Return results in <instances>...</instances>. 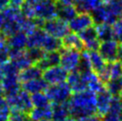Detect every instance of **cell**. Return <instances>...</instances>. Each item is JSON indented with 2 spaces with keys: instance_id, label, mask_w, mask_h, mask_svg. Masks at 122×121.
Listing matches in <instances>:
<instances>
[{
  "instance_id": "obj_15",
  "label": "cell",
  "mask_w": 122,
  "mask_h": 121,
  "mask_svg": "<svg viewBox=\"0 0 122 121\" xmlns=\"http://www.w3.org/2000/svg\"><path fill=\"white\" fill-rule=\"evenodd\" d=\"M66 82L68 83L71 89L72 90V93L80 92V91L86 89V86L85 82H84L83 78H82L79 71L69 72Z\"/></svg>"
},
{
  "instance_id": "obj_2",
  "label": "cell",
  "mask_w": 122,
  "mask_h": 121,
  "mask_svg": "<svg viewBox=\"0 0 122 121\" xmlns=\"http://www.w3.org/2000/svg\"><path fill=\"white\" fill-rule=\"evenodd\" d=\"M5 101L9 105L11 111H20L28 113L33 108L30 94L23 89L5 94Z\"/></svg>"
},
{
  "instance_id": "obj_14",
  "label": "cell",
  "mask_w": 122,
  "mask_h": 121,
  "mask_svg": "<svg viewBox=\"0 0 122 121\" xmlns=\"http://www.w3.org/2000/svg\"><path fill=\"white\" fill-rule=\"evenodd\" d=\"M47 86L48 84L45 81V79L42 77L21 83L22 89L30 94L38 93V92H45Z\"/></svg>"
},
{
  "instance_id": "obj_47",
  "label": "cell",
  "mask_w": 122,
  "mask_h": 121,
  "mask_svg": "<svg viewBox=\"0 0 122 121\" xmlns=\"http://www.w3.org/2000/svg\"><path fill=\"white\" fill-rule=\"evenodd\" d=\"M67 121H78V120H77L76 118H72V117H71V118H69V119H68Z\"/></svg>"
},
{
  "instance_id": "obj_23",
  "label": "cell",
  "mask_w": 122,
  "mask_h": 121,
  "mask_svg": "<svg viewBox=\"0 0 122 121\" xmlns=\"http://www.w3.org/2000/svg\"><path fill=\"white\" fill-rule=\"evenodd\" d=\"M90 66L93 71L98 72L106 65V60L103 59L98 50H86Z\"/></svg>"
},
{
  "instance_id": "obj_44",
  "label": "cell",
  "mask_w": 122,
  "mask_h": 121,
  "mask_svg": "<svg viewBox=\"0 0 122 121\" xmlns=\"http://www.w3.org/2000/svg\"><path fill=\"white\" fill-rule=\"evenodd\" d=\"M40 1H42V0H25V3L32 5H35L36 4H37L38 2H40Z\"/></svg>"
},
{
  "instance_id": "obj_19",
  "label": "cell",
  "mask_w": 122,
  "mask_h": 121,
  "mask_svg": "<svg viewBox=\"0 0 122 121\" xmlns=\"http://www.w3.org/2000/svg\"><path fill=\"white\" fill-rule=\"evenodd\" d=\"M61 47L64 48H72L77 49L78 51H82L84 49V45L82 43L80 37L78 33L75 32H69L65 37L61 39Z\"/></svg>"
},
{
  "instance_id": "obj_45",
  "label": "cell",
  "mask_w": 122,
  "mask_h": 121,
  "mask_svg": "<svg viewBox=\"0 0 122 121\" xmlns=\"http://www.w3.org/2000/svg\"><path fill=\"white\" fill-rule=\"evenodd\" d=\"M4 94H5V91H4L2 86H1V83H0V97H3Z\"/></svg>"
},
{
  "instance_id": "obj_21",
  "label": "cell",
  "mask_w": 122,
  "mask_h": 121,
  "mask_svg": "<svg viewBox=\"0 0 122 121\" xmlns=\"http://www.w3.org/2000/svg\"><path fill=\"white\" fill-rule=\"evenodd\" d=\"M28 35L23 31L19 30L11 37H7V43L10 48L15 49H25L27 47Z\"/></svg>"
},
{
  "instance_id": "obj_9",
  "label": "cell",
  "mask_w": 122,
  "mask_h": 121,
  "mask_svg": "<svg viewBox=\"0 0 122 121\" xmlns=\"http://www.w3.org/2000/svg\"><path fill=\"white\" fill-rule=\"evenodd\" d=\"M83 80L86 86V89L95 94H97L105 88V84L100 78L98 74L93 70L79 71Z\"/></svg>"
},
{
  "instance_id": "obj_4",
  "label": "cell",
  "mask_w": 122,
  "mask_h": 121,
  "mask_svg": "<svg viewBox=\"0 0 122 121\" xmlns=\"http://www.w3.org/2000/svg\"><path fill=\"white\" fill-rule=\"evenodd\" d=\"M80 60V51L64 47H61L60 49V65L68 72L78 71Z\"/></svg>"
},
{
  "instance_id": "obj_25",
  "label": "cell",
  "mask_w": 122,
  "mask_h": 121,
  "mask_svg": "<svg viewBox=\"0 0 122 121\" xmlns=\"http://www.w3.org/2000/svg\"><path fill=\"white\" fill-rule=\"evenodd\" d=\"M106 0H78L75 6L78 12H87L91 13L95 8L102 5Z\"/></svg>"
},
{
  "instance_id": "obj_26",
  "label": "cell",
  "mask_w": 122,
  "mask_h": 121,
  "mask_svg": "<svg viewBox=\"0 0 122 121\" xmlns=\"http://www.w3.org/2000/svg\"><path fill=\"white\" fill-rule=\"evenodd\" d=\"M41 48L46 53L54 52V51H60V49L61 48V40L46 34L43 43L41 45Z\"/></svg>"
},
{
  "instance_id": "obj_31",
  "label": "cell",
  "mask_w": 122,
  "mask_h": 121,
  "mask_svg": "<svg viewBox=\"0 0 122 121\" xmlns=\"http://www.w3.org/2000/svg\"><path fill=\"white\" fill-rule=\"evenodd\" d=\"M105 88L113 96H119L122 93V77L109 80L105 83Z\"/></svg>"
},
{
  "instance_id": "obj_32",
  "label": "cell",
  "mask_w": 122,
  "mask_h": 121,
  "mask_svg": "<svg viewBox=\"0 0 122 121\" xmlns=\"http://www.w3.org/2000/svg\"><path fill=\"white\" fill-rule=\"evenodd\" d=\"M107 66H108L109 74H110V80L122 77V68L120 66L119 60L107 62Z\"/></svg>"
},
{
  "instance_id": "obj_30",
  "label": "cell",
  "mask_w": 122,
  "mask_h": 121,
  "mask_svg": "<svg viewBox=\"0 0 122 121\" xmlns=\"http://www.w3.org/2000/svg\"><path fill=\"white\" fill-rule=\"evenodd\" d=\"M19 30H20V25L18 20H5L0 32L7 38Z\"/></svg>"
},
{
  "instance_id": "obj_39",
  "label": "cell",
  "mask_w": 122,
  "mask_h": 121,
  "mask_svg": "<svg viewBox=\"0 0 122 121\" xmlns=\"http://www.w3.org/2000/svg\"><path fill=\"white\" fill-rule=\"evenodd\" d=\"M76 119H77V118H76ZM77 120L78 121H102V118H101L98 114L94 113V114L88 115V116H86V117L79 118H78Z\"/></svg>"
},
{
  "instance_id": "obj_8",
  "label": "cell",
  "mask_w": 122,
  "mask_h": 121,
  "mask_svg": "<svg viewBox=\"0 0 122 121\" xmlns=\"http://www.w3.org/2000/svg\"><path fill=\"white\" fill-rule=\"evenodd\" d=\"M68 73V71H65L59 64V65L52 66V67L44 70L43 73H42V77L47 83L48 86L56 85L62 83V82H66Z\"/></svg>"
},
{
  "instance_id": "obj_40",
  "label": "cell",
  "mask_w": 122,
  "mask_h": 121,
  "mask_svg": "<svg viewBox=\"0 0 122 121\" xmlns=\"http://www.w3.org/2000/svg\"><path fill=\"white\" fill-rule=\"evenodd\" d=\"M25 3V0H9V5L14 8L20 9V7Z\"/></svg>"
},
{
  "instance_id": "obj_43",
  "label": "cell",
  "mask_w": 122,
  "mask_h": 121,
  "mask_svg": "<svg viewBox=\"0 0 122 121\" xmlns=\"http://www.w3.org/2000/svg\"><path fill=\"white\" fill-rule=\"evenodd\" d=\"M5 22V18L4 16L3 13H0V31L2 30V28H3Z\"/></svg>"
},
{
  "instance_id": "obj_52",
  "label": "cell",
  "mask_w": 122,
  "mask_h": 121,
  "mask_svg": "<svg viewBox=\"0 0 122 121\" xmlns=\"http://www.w3.org/2000/svg\"><path fill=\"white\" fill-rule=\"evenodd\" d=\"M120 95H121V96H122V93H121V94H120Z\"/></svg>"
},
{
  "instance_id": "obj_20",
  "label": "cell",
  "mask_w": 122,
  "mask_h": 121,
  "mask_svg": "<svg viewBox=\"0 0 122 121\" xmlns=\"http://www.w3.org/2000/svg\"><path fill=\"white\" fill-rule=\"evenodd\" d=\"M43 71L37 66V64H32L29 67L25 68L19 72V78L21 83L31 80L34 78L42 77Z\"/></svg>"
},
{
  "instance_id": "obj_46",
  "label": "cell",
  "mask_w": 122,
  "mask_h": 121,
  "mask_svg": "<svg viewBox=\"0 0 122 121\" xmlns=\"http://www.w3.org/2000/svg\"><path fill=\"white\" fill-rule=\"evenodd\" d=\"M119 49H120V54L122 56V41H120V43H119Z\"/></svg>"
},
{
  "instance_id": "obj_37",
  "label": "cell",
  "mask_w": 122,
  "mask_h": 121,
  "mask_svg": "<svg viewBox=\"0 0 122 121\" xmlns=\"http://www.w3.org/2000/svg\"><path fill=\"white\" fill-rule=\"evenodd\" d=\"M27 115L23 111H11L9 118L7 121H26Z\"/></svg>"
},
{
  "instance_id": "obj_24",
  "label": "cell",
  "mask_w": 122,
  "mask_h": 121,
  "mask_svg": "<svg viewBox=\"0 0 122 121\" xmlns=\"http://www.w3.org/2000/svg\"><path fill=\"white\" fill-rule=\"evenodd\" d=\"M46 34L47 33L45 31L43 28H37L31 34L28 35L27 48H32V47L41 48V45L43 43Z\"/></svg>"
},
{
  "instance_id": "obj_22",
  "label": "cell",
  "mask_w": 122,
  "mask_h": 121,
  "mask_svg": "<svg viewBox=\"0 0 122 121\" xmlns=\"http://www.w3.org/2000/svg\"><path fill=\"white\" fill-rule=\"evenodd\" d=\"M56 4H57V17L67 22L72 20L78 14V10L75 6V5Z\"/></svg>"
},
{
  "instance_id": "obj_1",
  "label": "cell",
  "mask_w": 122,
  "mask_h": 121,
  "mask_svg": "<svg viewBox=\"0 0 122 121\" xmlns=\"http://www.w3.org/2000/svg\"><path fill=\"white\" fill-rule=\"evenodd\" d=\"M95 100L96 94L87 89L72 93L67 101L71 116L78 119L82 117L96 113Z\"/></svg>"
},
{
  "instance_id": "obj_53",
  "label": "cell",
  "mask_w": 122,
  "mask_h": 121,
  "mask_svg": "<svg viewBox=\"0 0 122 121\" xmlns=\"http://www.w3.org/2000/svg\"><path fill=\"white\" fill-rule=\"evenodd\" d=\"M26 121H27V120H26ZM30 121H31V120H30Z\"/></svg>"
},
{
  "instance_id": "obj_51",
  "label": "cell",
  "mask_w": 122,
  "mask_h": 121,
  "mask_svg": "<svg viewBox=\"0 0 122 121\" xmlns=\"http://www.w3.org/2000/svg\"><path fill=\"white\" fill-rule=\"evenodd\" d=\"M0 121H5V120H1V119H0Z\"/></svg>"
},
{
  "instance_id": "obj_6",
  "label": "cell",
  "mask_w": 122,
  "mask_h": 121,
  "mask_svg": "<svg viewBox=\"0 0 122 121\" xmlns=\"http://www.w3.org/2000/svg\"><path fill=\"white\" fill-rule=\"evenodd\" d=\"M98 51L106 62L119 60L121 57L119 41L114 38L102 41L98 47Z\"/></svg>"
},
{
  "instance_id": "obj_42",
  "label": "cell",
  "mask_w": 122,
  "mask_h": 121,
  "mask_svg": "<svg viewBox=\"0 0 122 121\" xmlns=\"http://www.w3.org/2000/svg\"><path fill=\"white\" fill-rule=\"evenodd\" d=\"M9 5V0H0V11H3Z\"/></svg>"
},
{
  "instance_id": "obj_38",
  "label": "cell",
  "mask_w": 122,
  "mask_h": 121,
  "mask_svg": "<svg viewBox=\"0 0 122 121\" xmlns=\"http://www.w3.org/2000/svg\"><path fill=\"white\" fill-rule=\"evenodd\" d=\"M102 121H122V113L108 111L102 117Z\"/></svg>"
},
{
  "instance_id": "obj_3",
  "label": "cell",
  "mask_w": 122,
  "mask_h": 121,
  "mask_svg": "<svg viewBox=\"0 0 122 121\" xmlns=\"http://www.w3.org/2000/svg\"><path fill=\"white\" fill-rule=\"evenodd\" d=\"M45 92L50 102H52L53 104L67 102L72 94V90L67 82H62L56 85H50L48 86Z\"/></svg>"
},
{
  "instance_id": "obj_16",
  "label": "cell",
  "mask_w": 122,
  "mask_h": 121,
  "mask_svg": "<svg viewBox=\"0 0 122 121\" xmlns=\"http://www.w3.org/2000/svg\"><path fill=\"white\" fill-rule=\"evenodd\" d=\"M53 106L51 104L46 107H33L28 112V117L31 121H40L46 118H52Z\"/></svg>"
},
{
  "instance_id": "obj_33",
  "label": "cell",
  "mask_w": 122,
  "mask_h": 121,
  "mask_svg": "<svg viewBox=\"0 0 122 121\" xmlns=\"http://www.w3.org/2000/svg\"><path fill=\"white\" fill-rule=\"evenodd\" d=\"M37 26L36 22H35L34 19H30V18H26L23 20V21L20 23V30L23 31L24 33L27 35L31 34L34 30L37 29Z\"/></svg>"
},
{
  "instance_id": "obj_10",
  "label": "cell",
  "mask_w": 122,
  "mask_h": 121,
  "mask_svg": "<svg viewBox=\"0 0 122 121\" xmlns=\"http://www.w3.org/2000/svg\"><path fill=\"white\" fill-rule=\"evenodd\" d=\"M70 30L75 33H79L82 30L87 29L94 25V20L90 13L80 12L68 22Z\"/></svg>"
},
{
  "instance_id": "obj_12",
  "label": "cell",
  "mask_w": 122,
  "mask_h": 121,
  "mask_svg": "<svg viewBox=\"0 0 122 121\" xmlns=\"http://www.w3.org/2000/svg\"><path fill=\"white\" fill-rule=\"evenodd\" d=\"M112 99H113V95L106 88L97 93L96 100H95L96 114H98L101 118L102 116H104L111 108Z\"/></svg>"
},
{
  "instance_id": "obj_13",
  "label": "cell",
  "mask_w": 122,
  "mask_h": 121,
  "mask_svg": "<svg viewBox=\"0 0 122 121\" xmlns=\"http://www.w3.org/2000/svg\"><path fill=\"white\" fill-rule=\"evenodd\" d=\"M0 83L5 91V94L16 92V91L20 90V86H21V82L19 78V72L8 73L0 81Z\"/></svg>"
},
{
  "instance_id": "obj_36",
  "label": "cell",
  "mask_w": 122,
  "mask_h": 121,
  "mask_svg": "<svg viewBox=\"0 0 122 121\" xmlns=\"http://www.w3.org/2000/svg\"><path fill=\"white\" fill-rule=\"evenodd\" d=\"M20 12L26 18H35V8L34 5H30V4L24 3L23 5L20 7Z\"/></svg>"
},
{
  "instance_id": "obj_11",
  "label": "cell",
  "mask_w": 122,
  "mask_h": 121,
  "mask_svg": "<svg viewBox=\"0 0 122 121\" xmlns=\"http://www.w3.org/2000/svg\"><path fill=\"white\" fill-rule=\"evenodd\" d=\"M78 36L81 39L84 49L86 50H98V47L100 45L101 41L99 40L95 27L91 26L88 27L87 29L80 31Z\"/></svg>"
},
{
  "instance_id": "obj_34",
  "label": "cell",
  "mask_w": 122,
  "mask_h": 121,
  "mask_svg": "<svg viewBox=\"0 0 122 121\" xmlns=\"http://www.w3.org/2000/svg\"><path fill=\"white\" fill-rule=\"evenodd\" d=\"M45 53L46 52L40 47H32V48H29L27 50L28 55L30 56V60L34 64L37 63L43 58Z\"/></svg>"
},
{
  "instance_id": "obj_35",
  "label": "cell",
  "mask_w": 122,
  "mask_h": 121,
  "mask_svg": "<svg viewBox=\"0 0 122 121\" xmlns=\"http://www.w3.org/2000/svg\"><path fill=\"white\" fill-rule=\"evenodd\" d=\"M112 32H113V38L119 42L122 41V16L118 18L112 25Z\"/></svg>"
},
{
  "instance_id": "obj_7",
  "label": "cell",
  "mask_w": 122,
  "mask_h": 121,
  "mask_svg": "<svg viewBox=\"0 0 122 121\" xmlns=\"http://www.w3.org/2000/svg\"><path fill=\"white\" fill-rule=\"evenodd\" d=\"M35 17L48 20L57 17V4L55 0H42L34 5Z\"/></svg>"
},
{
  "instance_id": "obj_41",
  "label": "cell",
  "mask_w": 122,
  "mask_h": 121,
  "mask_svg": "<svg viewBox=\"0 0 122 121\" xmlns=\"http://www.w3.org/2000/svg\"><path fill=\"white\" fill-rule=\"evenodd\" d=\"M56 3L61 5H75L78 0H55Z\"/></svg>"
},
{
  "instance_id": "obj_28",
  "label": "cell",
  "mask_w": 122,
  "mask_h": 121,
  "mask_svg": "<svg viewBox=\"0 0 122 121\" xmlns=\"http://www.w3.org/2000/svg\"><path fill=\"white\" fill-rule=\"evenodd\" d=\"M103 4L116 20L122 16V0H106Z\"/></svg>"
},
{
  "instance_id": "obj_29",
  "label": "cell",
  "mask_w": 122,
  "mask_h": 121,
  "mask_svg": "<svg viewBox=\"0 0 122 121\" xmlns=\"http://www.w3.org/2000/svg\"><path fill=\"white\" fill-rule=\"evenodd\" d=\"M30 97L33 107L41 108L46 107V106H48V105L51 104V102L49 101L46 92H38V93L32 94H30Z\"/></svg>"
},
{
  "instance_id": "obj_18",
  "label": "cell",
  "mask_w": 122,
  "mask_h": 121,
  "mask_svg": "<svg viewBox=\"0 0 122 121\" xmlns=\"http://www.w3.org/2000/svg\"><path fill=\"white\" fill-rule=\"evenodd\" d=\"M36 64L42 71L49 67H52V66L59 65L60 64V51L45 53L43 58Z\"/></svg>"
},
{
  "instance_id": "obj_27",
  "label": "cell",
  "mask_w": 122,
  "mask_h": 121,
  "mask_svg": "<svg viewBox=\"0 0 122 121\" xmlns=\"http://www.w3.org/2000/svg\"><path fill=\"white\" fill-rule=\"evenodd\" d=\"M95 30H96V33H97L99 40L101 41V42L113 38L112 27L111 24H108V23L96 24Z\"/></svg>"
},
{
  "instance_id": "obj_48",
  "label": "cell",
  "mask_w": 122,
  "mask_h": 121,
  "mask_svg": "<svg viewBox=\"0 0 122 121\" xmlns=\"http://www.w3.org/2000/svg\"><path fill=\"white\" fill-rule=\"evenodd\" d=\"M40 121H53V119L52 118H46V119H42Z\"/></svg>"
},
{
  "instance_id": "obj_17",
  "label": "cell",
  "mask_w": 122,
  "mask_h": 121,
  "mask_svg": "<svg viewBox=\"0 0 122 121\" xmlns=\"http://www.w3.org/2000/svg\"><path fill=\"white\" fill-rule=\"evenodd\" d=\"M52 119L53 121H67L71 118V112L67 102L53 104Z\"/></svg>"
},
{
  "instance_id": "obj_5",
  "label": "cell",
  "mask_w": 122,
  "mask_h": 121,
  "mask_svg": "<svg viewBox=\"0 0 122 121\" xmlns=\"http://www.w3.org/2000/svg\"><path fill=\"white\" fill-rule=\"evenodd\" d=\"M43 29L48 35L59 39H61L71 31L68 22L58 17L46 20Z\"/></svg>"
},
{
  "instance_id": "obj_50",
  "label": "cell",
  "mask_w": 122,
  "mask_h": 121,
  "mask_svg": "<svg viewBox=\"0 0 122 121\" xmlns=\"http://www.w3.org/2000/svg\"><path fill=\"white\" fill-rule=\"evenodd\" d=\"M120 107H121V112H122V96L120 97Z\"/></svg>"
},
{
  "instance_id": "obj_49",
  "label": "cell",
  "mask_w": 122,
  "mask_h": 121,
  "mask_svg": "<svg viewBox=\"0 0 122 121\" xmlns=\"http://www.w3.org/2000/svg\"><path fill=\"white\" fill-rule=\"evenodd\" d=\"M119 63H120V66H121V68H122V56L120 58H119Z\"/></svg>"
}]
</instances>
